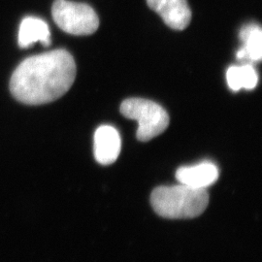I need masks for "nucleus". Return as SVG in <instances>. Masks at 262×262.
Listing matches in <instances>:
<instances>
[{"mask_svg": "<svg viewBox=\"0 0 262 262\" xmlns=\"http://www.w3.org/2000/svg\"><path fill=\"white\" fill-rule=\"evenodd\" d=\"M122 148L121 136L111 125H101L94 133V157L98 163L110 165L120 156Z\"/></svg>", "mask_w": 262, "mask_h": 262, "instance_id": "423d86ee", "label": "nucleus"}, {"mask_svg": "<svg viewBox=\"0 0 262 262\" xmlns=\"http://www.w3.org/2000/svg\"><path fill=\"white\" fill-rule=\"evenodd\" d=\"M209 203L205 188L180 184L159 187L150 195V204L158 215L165 219H192L201 215Z\"/></svg>", "mask_w": 262, "mask_h": 262, "instance_id": "f03ea898", "label": "nucleus"}, {"mask_svg": "<svg viewBox=\"0 0 262 262\" xmlns=\"http://www.w3.org/2000/svg\"><path fill=\"white\" fill-rule=\"evenodd\" d=\"M52 15L58 28L73 35H90L99 27L96 13L84 3L56 0L52 8Z\"/></svg>", "mask_w": 262, "mask_h": 262, "instance_id": "20e7f679", "label": "nucleus"}, {"mask_svg": "<svg viewBox=\"0 0 262 262\" xmlns=\"http://www.w3.org/2000/svg\"><path fill=\"white\" fill-rule=\"evenodd\" d=\"M19 46L23 49L41 42L45 47L51 44V33L45 20L37 17H27L21 20L19 29Z\"/></svg>", "mask_w": 262, "mask_h": 262, "instance_id": "6e6552de", "label": "nucleus"}, {"mask_svg": "<svg viewBox=\"0 0 262 262\" xmlns=\"http://www.w3.org/2000/svg\"><path fill=\"white\" fill-rule=\"evenodd\" d=\"M226 80L233 92H239L241 89H254L258 82V76L251 64L230 66L226 72Z\"/></svg>", "mask_w": 262, "mask_h": 262, "instance_id": "9d476101", "label": "nucleus"}, {"mask_svg": "<svg viewBox=\"0 0 262 262\" xmlns=\"http://www.w3.org/2000/svg\"><path fill=\"white\" fill-rule=\"evenodd\" d=\"M73 56L66 50H55L26 58L10 80V92L21 103L53 102L70 90L76 78Z\"/></svg>", "mask_w": 262, "mask_h": 262, "instance_id": "f257e3e1", "label": "nucleus"}, {"mask_svg": "<svg viewBox=\"0 0 262 262\" xmlns=\"http://www.w3.org/2000/svg\"><path fill=\"white\" fill-rule=\"evenodd\" d=\"M239 37L244 43L243 47L237 52V58L240 60L259 61L262 56V32L260 28L255 24L245 26Z\"/></svg>", "mask_w": 262, "mask_h": 262, "instance_id": "1a4fd4ad", "label": "nucleus"}, {"mask_svg": "<svg viewBox=\"0 0 262 262\" xmlns=\"http://www.w3.org/2000/svg\"><path fill=\"white\" fill-rule=\"evenodd\" d=\"M147 2L169 28L184 30L189 25L191 11L187 0H147Z\"/></svg>", "mask_w": 262, "mask_h": 262, "instance_id": "39448f33", "label": "nucleus"}, {"mask_svg": "<svg viewBox=\"0 0 262 262\" xmlns=\"http://www.w3.org/2000/svg\"><path fill=\"white\" fill-rule=\"evenodd\" d=\"M176 179L180 184L195 188H205L215 184L219 179V169L214 163L205 161L177 170Z\"/></svg>", "mask_w": 262, "mask_h": 262, "instance_id": "0eeeda50", "label": "nucleus"}, {"mask_svg": "<svg viewBox=\"0 0 262 262\" xmlns=\"http://www.w3.org/2000/svg\"><path fill=\"white\" fill-rule=\"evenodd\" d=\"M121 113L127 119L138 122L137 139L148 142L167 128L169 116L158 103L143 98H129L122 102Z\"/></svg>", "mask_w": 262, "mask_h": 262, "instance_id": "7ed1b4c3", "label": "nucleus"}]
</instances>
